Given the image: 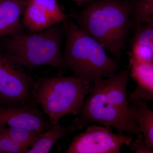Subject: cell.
I'll return each instance as SVG.
<instances>
[{
  "mask_svg": "<svg viewBox=\"0 0 153 153\" xmlns=\"http://www.w3.org/2000/svg\"><path fill=\"white\" fill-rule=\"evenodd\" d=\"M132 1L92 0L69 16L78 27L119 61L131 27Z\"/></svg>",
  "mask_w": 153,
  "mask_h": 153,
  "instance_id": "obj_1",
  "label": "cell"
},
{
  "mask_svg": "<svg viewBox=\"0 0 153 153\" xmlns=\"http://www.w3.org/2000/svg\"><path fill=\"white\" fill-rule=\"evenodd\" d=\"M63 24L66 36L63 56L67 69L88 82L91 89L97 79L108 78L122 70L119 61L108 56L104 47L73 19Z\"/></svg>",
  "mask_w": 153,
  "mask_h": 153,
  "instance_id": "obj_2",
  "label": "cell"
},
{
  "mask_svg": "<svg viewBox=\"0 0 153 153\" xmlns=\"http://www.w3.org/2000/svg\"><path fill=\"white\" fill-rule=\"evenodd\" d=\"M64 34L63 23L28 35L14 33L4 38L2 49L26 68L48 65L57 69V76H62L68 70L61 52Z\"/></svg>",
  "mask_w": 153,
  "mask_h": 153,
  "instance_id": "obj_3",
  "label": "cell"
},
{
  "mask_svg": "<svg viewBox=\"0 0 153 153\" xmlns=\"http://www.w3.org/2000/svg\"><path fill=\"white\" fill-rule=\"evenodd\" d=\"M91 90L88 82L74 75L42 77L34 80L31 95L33 102L41 104L43 113L55 124L68 114L78 115Z\"/></svg>",
  "mask_w": 153,
  "mask_h": 153,
  "instance_id": "obj_4",
  "label": "cell"
},
{
  "mask_svg": "<svg viewBox=\"0 0 153 153\" xmlns=\"http://www.w3.org/2000/svg\"><path fill=\"white\" fill-rule=\"evenodd\" d=\"M100 79L94 82L89 96L84 100L77 117L70 126L71 133L82 130L91 124L97 123L107 127H112L119 133L125 131L140 135L134 116L123 112L110 101Z\"/></svg>",
  "mask_w": 153,
  "mask_h": 153,
  "instance_id": "obj_5",
  "label": "cell"
},
{
  "mask_svg": "<svg viewBox=\"0 0 153 153\" xmlns=\"http://www.w3.org/2000/svg\"><path fill=\"white\" fill-rule=\"evenodd\" d=\"M34 80L20 61L0 48V105L35 104L31 95Z\"/></svg>",
  "mask_w": 153,
  "mask_h": 153,
  "instance_id": "obj_6",
  "label": "cell"
},
{
  "mask_svg": "<svg viewBox=\"0 0 153 153\" xmlns=\"http://www.w3.org/2000/svg\"><path fill=\"white\" fill-rule=\"evenodd\" d=\"M132 137L122 133H113L108 127L88 126L76 135L65 153H119L123 145L130 146Z\"/></svg>",
  "mask_w": 153,
  "mask_h": 153,
  "instance_id": "obj_7",
  "label": "cell"
},
{
  "mask_svg": "<svg viewBox=\"0 0 153 153\" xmlns=\"http://www.w3.org/2000/svg\"><path fill=\"white\" fill-rule=\"evenodd\" d=\"M22 16L24 25L31 33L43 31L70 18L57 0H26Z\"/></svg>",
  "mask_w": 153,
  "mask_h": 153,
  "instance_id": "obj_8",
  "label": "cell"
},
{
  "mask_svg": "<svg viewBox=\"0 0 153 153\" xmlns=\"http://www.w3.org/2000/svg\"><path fill=\"white\" fill-rule=\"evenodd\" d=\"M36 104L7 107L0 105V124L44 133L53 124L44 118Z\"/></svg>",
  "mask_w": 153,
  "mask_h": 153,
  "instance_id": "obj_9",
  "label": "cell"
},
{
  "mask_svg": "<svg viewBox=\"0 0 153 153\" xmlns=\"http://www.w3.org/2000/svg\"><path fill=\"white\" fill-rule=\"evenodd\" d=\"M129 65L106 78H101L100 82L105 92L110 101L123 112L131 116L134 115L130 107L127 94V85L130 75Z\"/></svg>",
  "mask_w": 153,
  "mask_h": 153,
  "instance_id": "obj_10",
  "label": "cell"
},
{
  "mask_svg": "<svg viewBox=\"0 0 153 153\" xmlns=\"http://www.w3.org/2000/svg\"><path fill=\"white\" fill-rule=\"evenodd\" d=\"M26 0H0V40L14 34L21 33L20 20Z\"/></svg>",
  "mask_w": 153,
  "mask_h": 153,
  "instance_id": "obj_11",
  "label": "cell"
},
{
  "mask_svg": "<svg viewBox=\"0 0 153 153\" xmlns=\"http://www.w3.org/2000/svg\"><path fill=\"white\" fill-rule=\"evenodd\" d=\"M129 104L141 135L148 147L153 149V111L149 108L146 102L140 100L131 102Z\"/></svg>",
  "mask_w": 153,
  "mask_h": 153,
  "instance_id": "obj_12",
  "label": "cell"
},
{
  "mask_svg": "<svg viewBox=\"0 0 153 153\" xmlns=\"http://www.w3.org/2000/svg\"><path fill=\"white\" fill-rule=\"evenodd\" d=\"M131 76L137 83L135 91H143L153 93V64L131 59Z\"/></svg>",
  "mask_w": 153,
  "mask_h": 153,
  "instance_id": "obj_13",
  "label": "cell"
},
{
  "mask_svg": "<svg viewBox=\"0 0 153 153\" xmlns=\"http://www.w3.org/2000/svg\"><path fill=\"white\" fill-rule=\"evenodd\" d=\"M71 133L70 126L64 127L59 122L53 124L27 153H48L59 139Z\"/></svg>",
  "mask_w": 153,
  "mask_h": 153,
  "instance_id": "obj_14",
  "label": "cell"
},
{
  "mask_svg": "<svg viewBox=\"0 0 153 153\" xmlns=\"http://www.w3.org/2000/svg\"><path fill=\"white\" fill-rule=\"evenodd\" d=\"M3 134L13 140L30 149L44 133L21 128L6 127Z\"/></svg>",
  "mask_w": 153,
  "mask_h": 153,
  "instance_id": "obj_15",
  "label": "cell"
},
{
  "mask_svg": "<svg viewBox=\"0 0 153 153\" xmlns=\"http://www.w3.org/2000/svg\"><path fill=\"white\" fill-rule=\"evenodd\" d=\"M153 15V0L132 1L131 19L132 27H139Z\"/></svg>",
  "mask_w": 153,
  "mask_h": 153,
  "instance_id": "obj_16",
  "label": "cell"
},
{
  "mask_svg": "<svg viewBox=\"0 0 153 153\" xmlns=\"http://www.w3.org/2000/svg\"><path fill=\"white\" fill-rule=\"evenodd\" d=\"M29 148L16 142L3 133L0 137L1 153H27Z\"/></svg>",
  "mask_w": 153,
  "mask_h": 153,
  "instance_id": "obj_17",
  "label": "cell"
},
{
  "mask_svg": "<svg viewBox=\"0 0 153 153\" xmlns=\"http://www.w3.org/2000/svg\"><path fill=\"white\" fill-rule=\"evenodd\" d=\"M131 59L141 62L152 63L153 61V52L147 46L133 43Z\"/></svg>",
  "mask_w": 153,
  "mask_h": 153,
  "instance_id": "obj_18",
  "label": "cell"
},
{
  "mask_svg": "<svg viewBox=\"0 0 153 153\" xmlns=\"http://www.w3.org/2000/svg\"><path fill=\"white\" fill-rule=\"evenodd\" d=\"M133 43L149 47L153 54V28L148 26L139 30L136 34Z\"/></svg>",
  "mask_w": 153,
  "mask_h": 153,
  "instance_id": "obj_19",
  "label": "cell"
},
{
  "mask_svg": "<svg viewBox=\"0 0 153 153\" xmlns=\"http://www.w3.org/2000/svg\"><path fill=\"white\" fill-rule=\"evenodd\" d=\"M139 138L134 141L130 146L133 150L136 153L152 152L150 149L146 144L143 138L141 135L139 136Z\"/></svg>",
  "mask_w": 153,
  "mask_h": 153,
  "instance_id": "obj_20",
  "label": "cell"
},
{
  "mask_svg": "<svg viewBox=\"0 0 153 153\" xmlns=\"http://www.w3.org/2000/svg\"><path fill=\"white\" fill-rule=\"evenodd\" d=\"M71 1L76 3L77 5L79 6V7H82L86 4L87 2L86 0H71Z\"/></svg>",
  "mask_w": 153,
  "mask_h": 153,
  "instance_id": "obj_21",
  "label": "cell"
},
{
  "mask_svg": "<svg viewBox=\"0 0 153 153\" xmlns=\"http://www.w3.org/2000/svg\"><path fill=\"white\" fill-rule=\"evenodd\" d=\"M146 22L148 23V26L153 28V15Z\"/></svg>",
  "mask_w": 153,
  "mask_h": 153,
  "instance_id": "obj_22",
  "label": "cell"
},
{
  "mask_svg": "<svg viewBox=\"0 0 153 153\" xmlns=\"http://www.w3.org/2000/svg\"><path fill=\"white\" fill-rule=\"evenodd\" d=\"M6 127L5 125H4L0 124V137L2 135L4 130Z\"/></svg>",
  "mask_w": 153,
  "mask_h": 153,
  "instance_id": "obj_23",
  "label": "cell"
},
{
  "mask_svg": "<svg viewBox=\"0 0 153 153\" xmlns=\"http://www.w3.org/2000/svg\"><path fill=\"white\" fill-rule=\"evenodd\" d=\"M87 1V2H86V3L90 1H92V0H86Z\"/></svg>",
  "mask_w": 153,
  "mask_h": 153,
  "instance_id": "obj_24",
  "label": "cell"
},
{
  "mask_svg": "<svg viewBox=\"0 0 153 153\" xmlns=\"http://www.w3.org/2000/svg\"><path fill=\"white\" fill-rule=\"evenodd\" d=\"M0 153H1V152H0Z\"/></svg>",
  "mask_w": 153,
  "mask_h": 153,
  "instance_id": "obj_25",
  "label": "cell"
}]
</instances>
